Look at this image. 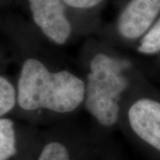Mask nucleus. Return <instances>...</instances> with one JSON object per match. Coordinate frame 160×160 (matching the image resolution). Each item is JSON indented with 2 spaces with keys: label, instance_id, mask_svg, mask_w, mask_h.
<instances>
[{
  "label": "nucleus",
  "instance_id": "1",
  "mask_svg": "<svg viewBox=\"0 0 160 160\" xmlns=\"http://www.w3.org/2000/svg\"><path fill=\"white\" fill-rule=\"evenodd\" d=\"M84 81L67 70L49 71L43 63L30 58L23 63L18 82L17 102L24 110L46 109L68 113L85 101Z\"/></svg>",
  "mask_w": 160,
  "mask_h": 160
},
{
  "label": "nucleus",
  "instance_id": "2",
  "mask_svg": "<svg viewBox=\"0 0 160 160\" xmlns=\"http://www.w3.org/2000/svg\"><path fill=\"white\" fill-rule=\"evenodd\" d=\"M131 63L126 60L98 53L92 59L87 76L85 102L88 112L104 126L118 121L119 100L128 87L124 71Z\"/></svg>",
  "mask_w": 160,
  "mask_h": 160
},
{
  "label": "nucleus",
  "instance_id": "3",
  "mask_svg": "<svg viewBox=\"0 0 160 160\" xmlns=\"http://www.w3.org/2000/svg\"><path fill=\"white\" fill-rule=\"evenodd\" d=\"M35 23L46 37L58 45L69 38L71 26L61 0H29Z\"/></svg>",
  "mask_w": 160,
  "mask_h": 160
},
{
  "label": "nucleus",
  "instance_id": "4",
  "mask_svg": "<svg viewBox=\"0 0 160 160\" xmlns=\"http://www.w3.org/2000/svg\"><path fill=\"white\" fill-rule=\"evenodd\" d=\"M132 131L145 142L160 150V102L141 99L128 110Z\"/></svg>",
  "mask_w": 160,
  "mask_h": 160
},
{
  "label": "nucleus",
  "instance_id": "5",
  "mask_svg": "<svg viewBox=\"0 0 160 160\" xmlns=\"http://www.w3.org/2000/svg\"><path fill=\"white\" fill-rule=\"evenodd\" d=\"M160 12V0H131L120 15L118 31L127 39L142 36Z\"/></svg>",
  "mask_w": 160,
  "mask_h": 160
},
{
  "label": "nucleus",
  "instance_id": "6",
  "mask_svg": "<svg viewBox=\"0 0 160 160\" xmlns=\"http://www.w3.org/2000/svg\"><path fill=\"white\" fill-rule=\"evenodd\" d=\"M16 154V138L13 122L0 118V160H8Z\"/></svg>",
  "mask_w": 160,
  "mask_h": 160
},
{
  "label": "nucleus",
  "instance_id": "7",
  "mask_svg": "<svg viewBox=\"0 0 160 160\" xmlns=\"http://www.w3.org/2000/svg\"><path fill=\"white\" fill-rule=\"evenodd\" d=\"M17 102V95L13 86L0 76V117L11 111Z\"/></svg>",
  "mask_w": 160,
  "mask_h": 160
},
{
  "label": "nucleus",
  "instance_id": "8",
  "mask_svg": "<svg viewBox=\"0 0 160 160\" xmlns=\"http://www.w3.org/2000/svg\"><path fill=\"white\" fill-rule=\"evenodd\" d=\"M138 51L145 54L160 52V19L143 37Z\"/></svg>",
  "mask_w": 160,
  "mask_h": 160
},
{
  "label": "nucleus",
  "instance_id": "9",
  "mask_svg": "<svg viewBox=\"0 0 160 160\" xmlns=\"http://www.w3.org/2000/svg\"><path fill=\"white\" fill-rule=\"evenodd\" d=\"M38 160H70L67 148L60 142L46 144L40 154Z\"/></svg>",
  "mask_w": 160,
  "mask_h": 160
},
{
  "label": "nucleus",
  "instance_id": "10",
  "mask_svg": "<svg viewBox=\"0 0 160 160\" xmlns=\"http://www.w3.org/2000/svg\"><path fill=\"white\" fill-rule=\"evenodd\" d=\"M68 6L75 8H91L98 5L102 0H62Z\"/></svg>",
  "mask_w": 160,
  "mask_h": 160
}]
</instances>
